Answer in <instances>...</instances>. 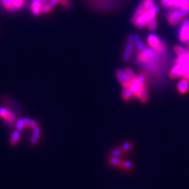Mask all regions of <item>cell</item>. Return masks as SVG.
<instances>
[{
	"mask_svg": "<svg viewBox=\"0 0 189 189\" xmlns=\"http://www.w3.org/2000/svg\"><path fill=\"white\" fill-rule=\"evenodd\" d=\"M161 2L165 7H169V8L173 7L174 0H161Z\"/></svg>",
	"mask_w": 189,
	"mask_h": 189,
	"instance_id": "cell-19",
	"label": "cell"
},
{
	"mask_svg": "<svg viewBox=\"0 0 189 189\" xmlns=\"http://www.w3.org/2000/svg\"><path fill=\"white\" fill-rule=\"evenodd\" d=\"M29 8L34 16L39 17L50 13L54 7L52 5V0H31Z\"/></svg>",
	"mask_w": 189,
	"mask_h": 189,
	"instance_id": "cell-1",
	"label": "cell"
},
{
	"mask_svg": "<svg viewBox=\"0 0 189 189\" xmlns=\"http://www.w3.org/2000/svg\"><path fill=\"white\" fill-rule=\"evenodd\" d=\"M167 19L168 21L172 25H175L182 19V17L180 16L178 13L177 8H173L169 10L167 13Z\"/></svg>",
	"mask_w": 189,
	"mask_h": 189,
	"instance_id": "cell-8",
	"label": "cell"
},
{
	"mask_svg": "<svg viewBox=\"0 0 189 189\" xmlns=\"http://www.w3.org/2000/svg\"><path fill=\"white\" fill-rule=\"evenodd\" d=\"M116 75H117V79L119 80V81L120 82V84H122L123 87H125V86H129V79L126 77V74L125 70H121V69H118L116 72Z\"/></svg>",
	"mask_w": 189,
	"mask_h": 189,
	"instance_id": "cell-9",
	"label": "cell"
},
{
	"mask_svg": "<svg viewBox=\"0 0 189 189\" xmlns=\"http://www.w3.org/2000/svg\"><path fill=\"white\" fill-rule=\"evenodd\" d=\"M128 87H129L130 92L133 94V96H136V97L139 99L142 92H144V90H146L145 84H142L140 81H139V80H137V78H136L135 80H132V81L129 82V84Z\"/></svg>",
	"mask_w": 189,
	"mask_h": 189,
	"instance_id": "cell-4",
	"label": "cell"
},
{
	"mask_svg": "<svg viewBox=\"0 0 189 189\" xmlns=\"http://www.w3.org/2000/svg\"><path fill=\"white\" fill-rule=\"evenodd\" d=\"M189 7V0H174L172 8H182Z\"/></svg>",
	"mask_w": 189,
	"mask_h": 189,
	"instance_id": "cell-12",
	"label": "cell"
},
{
	"mask_svg": "<svg viewBox=\"0 0 189 189\" xmlns=\"http://www.w3.org/2000/svg\"><path fill=\"white\" fill-rule=\"evenodd\" d=\"M146 5H147V9L153 8L154 6V0H145Z\"/></svg>",
	"mask_w": 189,
	"mask_h": 189,
	"instance_id": "cell-22",
	"label": "cell"
},
{
	"mask_svg": "<svg viewBox=\"0 0 189 189\" xmlns=\"http://www.w3.org/2000/svg\"><path fill=\"white\" fill-rule=\"evenodd\" d=\"M132 50H129V49H125L124 55H123V60H124V62H128L129 60V58H130L131 54H132Z\"/></svg>",
	"mask_w": 189,
	"mask_h": 189,
	"instance_id": "cell-20",
	"label": "cell"
},
{
	"mask_svg": "<svg viewBox=\"0 0 189 189\" xmlns=\"http://www.w3.org/2000/svg\"><path fill=\"white\" fill-rule=\"evenodd\" d=\"M0 118L10 126H15L16 123L19 120L16 113L6 106L0 107Z\"/></svg>",
	"mask_w": 189,
	"mask_h": 189,
	"instance_id": "cell-3",
	"label": "cell"
},
{
	"mask_svg": "<svg viewBox=\"0 0 189 189\" xmlns=\"http://www.w3.org/2000/svg\"><path fill=\"white\" fill-rule=\"evenodd\" d=\"M121 94H122L123 99H124L125 101H129L132 97H133V94L130 92V90H129V88L128 86L123 87L122 92H121Z\"/></svg>",
	"mask_w": 189,
	"mask_h": 189,
	"instance_id": "cell-11",
	"label": "cell"
},
{
	"mask_svg": "<svg viewBox=\"0 0 189 189\" xmlns=\"http://www.w3.org/2000/svg\"><path fill=\"white\" fill-rule=\"evenodd\" d=\"M148 21H149V20L147 19L145 13H139L136 12L132 17V22L139 29H142L144 27L147 26Z\"/></svg>",
	"mask_w": 189,
	"mask_h": 189,
	"instance_id": "cell-7",
	"label": "cell"
},
{
	"mask_svg": "<svg viewBox=\"0 0 189 189\" xmlns=\"http://www.w3.org/2000/svg\"><path fill=\"white\" fill-rule=\"evenodd\" d=\"M147 28L149 29V30L151 31L155 30L156 28H157V21H156L155 18L150 20L149 21H148V23H147Z\"/></svg>",
	"mask_w": 189,
	"mask_h": 189,
	"instance_id": "cell-17",
	"label": "cell"
},
{
	"mask_svg": "<svg viewBox=\"0 0 189 189\" xmlns=\"http://www.w3.org/2000/svg\"><path fill=\"white\" fill-rule=\"evenodd\" d=\"M158 52L154 50L153 48H144L140 53L138 54V60L140 62H150L152 59L156 56Z\"/></svg>",
	"mask_w": 189,
	"mask_h": 189,
	"instance_id": "cell-6",
	"label": "cell"
},
{
	"mask_svg": "<svg viewBox=\"0 0 189 189\" xmlns=\"http://www.w3.org/2000/svg\"><path fill=\"white\" fill-rule=\"evenodd\" d=\"M147 42H148V44H149V46L151 48H153L154 50L158 52V53H163L165 50V47L163 42L161 41L160 39L156 35L151 34V35H148V37H147Z\"/></svg>",
	"mask_w": 189,
	"mask_h": 189,
	"instance_id": "cell-5",
	"label": "cell"
},
{
	"mask_svg": "<svg viewBox=\"0 0 189 189\" xmlns=\"http://www.w3.org/2000/svg\"><path fill=\"white\" fill-rule=\"evenodd\" d=\"M185 44H187V45H189V39L187 40V41H186Z\"/></svg>",
	"mask_w": 189,
	"mask_h": 189,
	"instance_id": "cell-23",
	"label": "cell"
},
{
	"mask_svg": "<svg viewBox=\"0 0 189 189\" xmlns=\"http://www.w3.org/2000/svg\"><path fill=\"white\" fill-rule=\"evenodd\" d=\"M125 72L126 77H127V78L129 79V82H131V81H132V80H135V79L136 78L135 73H134L132 72V69H130L129 68H126V69H125Z\"/></svg>",
	"mask_w": 189,
	"mask_h": 189,
	"instance_id": "cell-14",
	"label": "cell"
},
{
	"mask_svg": "<svg viewBox=\"0 0 189 189\" xmlns=\"http://www.w3.org/2000/svg\"><path fill=\"white\" fill-rule=\"evenodd\" d=\"M136 78H137V80H139V81H140L142 84H145L146 82V77H145V74L144 73H140L139 74V75L136 77Z\"/></svg>",
	"mask_w": 189,
	"mask_h": 189,
	"instance_id": "cell-21",
	"label": "cell"
},
{
	"mask_svg": "<svg viewBox=\"0 0 189 189\" xmlns=\"http://www.w3.org/2000/svg\"><path fill=\"white\" fill-rule=\"evenodd\" d=\"M26 0H0V5L9 13H16L21 10Z\"/></svg>",
	"mask_w": 189,
	"mask_h": 189,
	"instance_id": "cell-2",
	"label": "cell"
},
{
	"mask_svg": "<svg viewBox=\"0 0 189 189\" xmlns=\"http://www.w3.org/2000/svg\"><path fill=\"white\" fill-rule=\"evenodd\" d=\"M147 10V5H146V2L145 0H144V1H142V2H140V4L139 5V7H138L137 10H136V12L139 13H145Z\"/></svg>",
	"mask_w": 189,
	"mask_h": 189,
	"instance_id": "cell-15",
	"label": "cell"
},
{
	"mask_svg": "<svg viewBox=\"0 0 189 189\" xmlns=\"http://www.w3.org/2000/svg\"><path fill=\"white\" fill-rule=\"evenodd\" d=\"M177 10L180 16L183 18V17H184L186 15H187L189 13V7H182V8H177Z\"/></svg>",
	"mask_w": 189,
	"mask_h": 189,
	"instance_id": "cell-18",
	"label": "cell"
},
{
	"mask_svg": "<svg viewBox=\"0 0 189 189\" xmlns=\"http://www.w3.org/2000/svg\"><path fill=\"white\" fill-rule=\"evenodd\" d=\"M156 14H157V12L155 11V10L154 9V7H153V8H151V9H147V11L145 12V15L147 16V19H148L149 21L151 20V19L155 18Z\"/></svg>",
	"mask_w": 189,
	"mask_h": 189,
	"instance_id": "cell-13",
	"label": "cell"
},
{
	"mask_svg": "<svg viewBox=\"0 0 189 189\" xmlns=\"http://www.w3.org/2000/svg\"><path fill=\"white\" fill-rule=\"evenodd\" d=\"M174 50H175V52H176L178 56L185 54H187V52H188V50H186L185 48H184V47H181V46H177V47H175Z\"/></svg>",
	"mask_w": 189,
	"mask_h": 189,
	"instance_id": "cell-16",
	"label": "cell"
},
{
	"mask_svg": "<svg viewBox=\"0 0 189 189\" xmlns=\"http://www.w3.org/2000/svg\"><path fill=\"white\" fill-rule=\"evenodd\" d=\"M188 88H189V82L187 80L183 79L182 80H181V81L178 83L177 89L181 94H185L186 92L188 91Z\"/></svg>",
	"mask_w": 189,
	"mask_h": 189,
	"instance_id": "cell-10",
	"label": "cell"
}]
</instances>
